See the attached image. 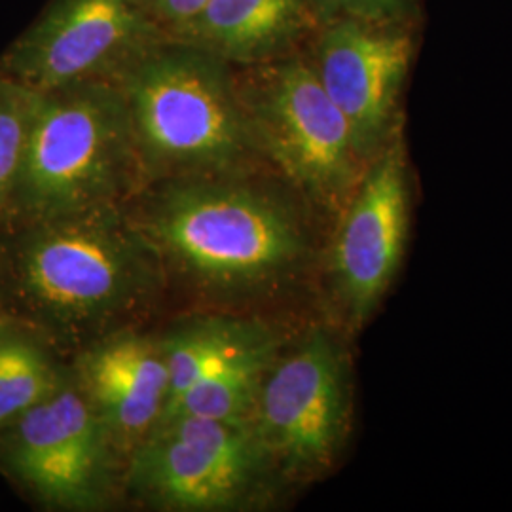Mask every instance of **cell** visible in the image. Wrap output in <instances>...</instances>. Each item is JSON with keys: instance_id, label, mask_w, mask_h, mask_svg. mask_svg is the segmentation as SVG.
I'll use <instances>...</instances> for the list:
<instances>
[{"instance_id": "7", "label": "cell", "mask_w": 512, "mask_h": 512, "mask_svg": "<svg viewBox=\"0 0 512 512\" xmlns=\"http://www.w3.org/2000/svg\"><path fill=\"white\" fill-rule=\"evenodd\" d=\"M124 467L71 368L46 399L0 429V475L46 511L112 509L124 501Z\"/></svg>"}, {"instance_id": "15", "label": "cell", "mask_w": 512, "mask_h": 512, "mask_svg": "<svg viewBox=\"0 0 512 512\" xmlns=\"http://www.w3.org/2000/svg\"><path fill=\"white\" fill-rule=\"evenodd\" d=\"M69 370L44 332L0 313V429L46 399Z\"/></svg>"}, {"instance_id": "13", "label": "cell", "mask_w": 512, "mask_h": 512, "mask_svg": "<svg viewBox=\"0 0 512 512\" xmlns=\"http://www.w3.org/2000/svg\"><path fill=\"white\" fill-rule=\"evenodd\" d=\"M158 336L169 368L167 404L203 378L258 355L274 353L287 342L285 334L266 317L217 310L179 317Z\"/></svg>"}, {"instance_id": "12", "label": "cell", "mask_w": 512, "mask_h": 512, "mask_svg": "<svg viewBox=\"0 0 512 512\" xmlns=\"http://www.w3.org/2000/svg\"><path fill=\"white\" fill-rule=\"evenodd\" d=\"M313 69L346 116L366 162L391 131L408 69V42L357 23H340L323 38Z\"/></svg>"}, {"instance_id": "4", "label": "cell", "mask_w": 512, "mask_h": 512, "mask_svg": "<svg viewBox=\"0 0 512 512\" xmlns=\"http://www.w3.org/2000/svg\"><path fill=\"white\" fill-rule=\"evenodd\" d=\"M114 82L128 107L147 184L253 171L260 154L239 88L217 55L147 52Z\"/></svg>"}, {"instance_id": "16", "label": "cell", "mask_w": 512, "mask_h": 512, "mask_svg": "<svg viewBox=\"0 0 512 512\" xmlns=\"http://www.w3.org/2000/svg\"><path fill=\"white\" fill-rule=\"evenodd\" d=\"M277 351L228 366L190 385L173 403L167 404L158 423L173 418L251 420L262 378Z\"/></svg>"}, {"instance_id": "18", "label": "cell", "mask_w": 512, "mask_h": 512, "mask_svg": "<svg viewBox=\"0 0 512 512\" xmlns=\"http://www.w3.org/2000/svg\"><path fill=\"white\" fill-rule=\"evenodd\" d=\"M207 2L209 0H141L147 16H154L173 29H179L196 18Z\"/></svg>"}, {"instance_id": "9", "label": "cell", "mask_w": 512, "mask_h": 512, "mask_svg": "<svg viewBox=\"0 0 512 512\" xmlns=\"http://www.w3.org/2000/svg\"><path fill=\"white\" fill-rule=\"evenodd\" d=\"M410 198L401 145H389L366 167L336 217L329 283L342 323L361 330L380 308L403 264Z\"/></svg>"}, {"instance_id": "14", "label": "cell", "mask_w": 512, "mask_h": 512, "mask_svg": "<svg viewBox=\"0 0 512 512\" xmlns=\"http://www.w3.org/2000/svg\"><path fill=\"white\" fill-rule=\"evenodd\" d=\"M300 12V0H209L177 33L220 59H249L268 52Z\"/></svg>"}, {"instance_id": "5", "label": "cell", "mask_w": 512, "mask_h": 512, "mask_svg": "<svg viewBox=\"0 0 512 512\" xmlns=\"http://www.w3.org/2000/svg\"><path fill=\"white\" fill-rule=\"evenodd\" d=\"M287 488L251 421L173 418L137 444L124 501L162 512L264 511Z\"/></svg>"}, {"instance_id": "3", "label": "cell", "mask_w": 512, "mask_h": 512, "mask_svg": "<svg viewBox=\"0 0 512 512\" xmlns=\"http://www.w3.org/2000/svg\"><path fill=\"white\" fill-rule=\"evenodd\" d=\"M145 186L128 107L114 80L38 93L4 224L126 205Z\"/></svg>"}, {"instance_id": "6", "label": "cell", "mask_w": 512, "mask_h": 512, "mask_svg": "<svg viewBox=\"0 0 512 512\" xmlns=\"http://www.w3.org/2000/svg\"><path fill=\"white\" fill-rule=\"evenodd\" d=\"M249 421L287 486L327 475L348 444L353 421L342 336L315 325L287 340L262 378Z\"/></svg>"}, {"instance_id": "2", "label": "cell", "mask_w": 512, "mask_h": 512, "mask_svg": "<svg viewBox=\"0 0 512 512\" xmlns=\"http://www.w3.org/2000/svg\"><path fill=\"white\" fill-rule=\"evenodd\" d=\"M167 293L164 264L124 205L0 226L2 310L65 359L137 327Z\"/></svg>"}, {"instance_id": "1", "label": "cell", "mask_w": 512, "mask_h": 512, "mask_svg": "<svg viewBox=\"0 0 512 512\" xmlns=\"http://www.w3.org/2000/svg\"><path fill=\"white\" fill-rule=\"evenodd\" d=\"M302 196L251 173L150 183L124 207L164 264L169 291L209 310L253 313L315 260Z\"/></svg>"}, {"instance_id": "19", "label": "cell", "mask_w": 512, "mask_h": 512, "mask_svg": "<svg viewBox=\"0 0 512 512\" xmlns=\"http://www.w3.org/2000/svg\"><path fill=\"white\" fill-rule=\"evenodd\" d=\"M0 313H4V310H2V300H0Z\"/></svg>"}, {"instance_id": "10", "label": "cell", "mask_w": 512, "mask_h": 512, "mask_svg": "<svg viewBox=\"0 0 512 512\" xmlns=\"http://www.w3.org/2000/svg\"><path fill=\"white\" fill-rule=\"evenodd\" d=\"M141 0H55L0 59L33 92L107 80L135 61L147 27Z\"/></svg>"}, {"instance_id": "8", "label": "cell", "mask_w": 512, "mask_h": 512, "mask_svg": "<svg viewBox=\"0 0 512 512\" xmlns=\"http://www.w3.org/2000/svg\"><path fill=\"white\" fill-rule=\"evenodd\" d=\"M239 95L258 154L311 207L336 219L365 173V160L315 69L285 63Z\"/></svg>"}, {"instance_id": "11", "label": "cell", "mask_w": 512, "mask_h": 512, "mask_svg": "<svg viewBox=\"0 0 512 512\" xmlns=\"http://www.w3.org/2000/svg\"><path fill=\"white\" fill-rule=\"evenodd\" d=\"M74 382L128 459L164 414L169 368L158 334L114 332L69 359Z\"/></svg>"}, {"instance_id": "17", "label": "cell", "mask_w": 512, "mask_h": 512, "mask_svg": "<svg viewBox=\"0 0 512 512\" xmlns=\"http://www.w3.org/2000/svg\"><path fill=\"white\" fill-rule=\"evenodd\" d=\"M38 92L0 73V226L10 213Z\"/></svg>"}]
</instances>
